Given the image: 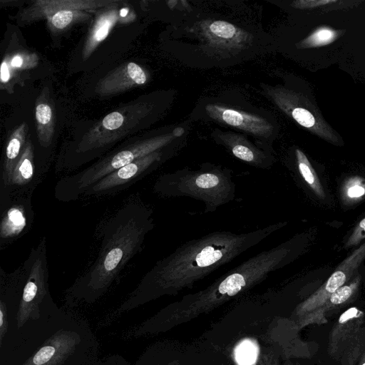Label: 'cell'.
Here are the masks:
<instances>
[{"instance_id": "obj_1", "label": "cell", "mask_w": 365, "mask_h": 365, "mask_svg": "<svg viewBox=\"0 0 365 365\" xmlns=\"http://www.w3.org/2000/svg\"><path fill=\"white\" fill-rule=\"evenodd\" d=\"M279 222L246 232L215 231L188 240L158 260L115 313L190 287L286 226Z\"/></svg>"}, {"instance_id": "obj_2", "label": "cell", "mask_w": 365, "mask_h": 365, "mask_svg": "<svg viewBox=\"0 0 365 365\" xmlns=\"http://www.w3.org/2000/svg\"><path fill=\"white\" fill-rule=\"evenodd\" d=\"M153 210L140 200H130L105 222L98 256L68 288V302L93 303L110 287L127 264L143 250L155 227Z\"/></svg>"}, {"instance_id": "obj_3", "label": "cell", "mask_w": 365, "mask_h": 365, "mask_svg": "<svg viewBox=\"0 0 365 365\" xmlns=\"http://www.w3.org/2000/svg\"><path fill=\"white\" fill-rule=\"evenodd\" d=\"M153 191L162 197H187L204 203L205 213L213 212L235 198L232 171L205 164L196 170L183 168L157 178Z\"/></svg>"}, {"instance_id": "obj_4", "label": "cell", "mask_w": 365, "mask_h": 365, "mask_svg": "<svg viewBox=\"0 0 365 365\" xmlns=\"http://www.w3.org/2000/svg\"><path fill=\"white\" fill-rule=\"evenodd\" d=\"M176 138L173 132L125 145L86 169L60 179L54 187V197L63 202L77 200L90 187L104 177L141 157L161 150Z\"/></svg>"}, {"instance_id": "obj_5", "label": "cell", "mask_w": 365, "mask_h": 365, "mask_svg": "<svg viewBox=\"0 0 365 365\" xmlns=\"http://www.w3.org/2000/svg\"><path fill=\"white\" fill-rule=\"evenodd\" d=\"M292 244L290 240L257 253L226 272L195 297L213 301L235 296L286 265L294 255Z\"/></svg>"}, {"instance_id": "obj_6", "label": "cell", "mask_w": 365, "mask_h": 365, "mask_svg": "<svg viewBox=\"0 0 365 365\" xmlns=\"http://www.w3.org/2000/svg\"><path fill=\"white\" fill-rule=\"evenodd\" d=\"M46 245V237H43L23 262L26 274L16 313L19 329L29 320L38 319L44 307L54 306L48 290Z\"/></svg>"}, {"instance_id": "obj_7", "label": "cell", "mask_w": 365, "mask_h": 365, "mask_svg": "<svg viewBox=\"0 0 365 365\" xmlns=\"http://www.w3.org/2000/svg\"><path fill=\"white\" fill-rule=\"evenodd\" d=\"M364 315L357 307H350L331 329L328 352L344 365H355L365 350Z\"/></svg>"}, {"instance_id": "obj_8", "label": "cell", "mask_w": 365, "mask_h": 365, "mask_svg": "<svg viewBox=\"0 0 365 365\" xmlns=\"http://www.w3.org/2000/svg\"><path fill=\"white\" fill-rule=\"evenodd\" d=\"M271 96L278 107L299 125L331 144H341L338 133L307 97L284 88L272 91Z\"/></svg>"}, {"instance_id": "obj_9", "label": "cell", "mask_w": 365, "mask_h": 365, "mask_svg": "<svg viewBox=\"0 0 365 365\" xmlns=\"http://www.w3.org/2000/svg\"><path fill=\"white\" fill-rule=\"evenodd\" d=\"M165 157L162 150L141 157L96 182L83 196L99 197L120 192L157 169Z\"/></svg>"}, {"instance_id": "obj_10", "label": "cell", "mask_w": 365, "mask_h": 365, "mask_svg": "<svg viewBox=\"0 0 365 365\" xmlns=\"http://www.w3.org/2000/svg\"><path fill=\"white\" fill-rule=\"evenodd\" d=\"M86 344L79 331L60 329L48 337L22 365H70Z\"/></svg>"}, {"instance_id": "obj_11", "label": "cell", "mask_w": 365, "mask_h": 365, "mask_svg": "<svg viewBox=\"0 0 365 365\" xmlns=\"http://www.w3.org/2000/svg\"><path fill=\"white\" fill-rule=\"evenodd\" d=\"M31 197L32 195H27L13 198L0 210V250L31 230L35 217Z\"/></svg>"}, {"instance_id": "obj_12", "label": "cell", "mask_w": 365, "mask_h": 365, "mask_svg": "<svg viewBox=\"0 0 365 365\" xmlns=\"http://www.w3.org/2000/svg\"><path fill=\"white\" fill-rule=\"evenodd\" d=\"M364 259L365 242L345 258L328 279L300 304L299 313L304 315L322 306L336 290L349 280Z\"/></svg>"}, {"instance_id": "obj_13", "label": "cell", "mask_w": 365, "mask_h": 365, "mask_svg": "<svg viewBox=\"0 0 365 365\" xmlns=\"http://www.w3.org/2000/svg\"><path fill=\"white\" fill-rule=\"evenodd\" d=\"M120 0H37L21 11L18 23L29 24L63 9L97 11Z\"/></svg>"}, {"instance_id": "obj_14", "label": "cell", "mask_w": 365, "mask_h": 365, "mask_svg": "<svg viewBox=\"0 0 365 365\" xmlns=\"http://www.w3.org/2000/svg\"><path fill=\"white\" fill-rule=\"evenodd\" d=\"M43 179L37 168L34 145L31 138H28L23 153L11 174L8 190V204L13 198L33 195Z\"/></svg>"}, {"instance_id": "obj_15", "label": "cell", "mask_w": 365, "mask_h": 365, "mask_svg": "<svg viewBox=\"0 0 365 365\" xmlns=\"http://www.w3.org/2000/svg\"><path fill=\"white\" fill-rule=\"evenodd\" d=\"M120 3L121 1L98 11L83 45L82 57L84 60L91 56L118 23H129L135 18L133 12L124 11L123 9H120Z\"/></svg>"}, {"instance_id": "obj_16", "label": "cell", "mask_w": 365, "mask_h": 365, "mask_svg": "<svg viewBox=\"0 0 365 365\" xmlns=\"http://www.w3.org/2000/svg\"><path fill=\"white\" fill-rule=\"evenodd\" d=\"M205 110L211 118L257 137L268 138L272 135V125L265 119L256 115L215 104L207 105Z\"/></svg>"}, {"instance_id": "obj_17", "label": "cell", "mask_w": 365, "mask_h": 365, "mask_svg": "<svg viewBox=\"0 0 365 365\" xmlns=\"http://www.w3.org/2000/svg\"><path fill=\"white\" fill-rule=\"evenodd\" d=\"M148 80L144 69L134 62L123 63L110 71L96 84L95 92L110 96L142 86Z\"/></svg>"}, {"instance_id": "obj_18", "label": "cell", "mask_w": 365, "mask_h": 365, "mask_svg": "<svg viewBox=\"0 0 365 365\" xmlns=\"http://www.w3.org/2000/svg\"><path fill=\"white\" fill-rule=\"evenodd\" d=\"M200 34L210 46L227 51L242 49L248 43L250 36L240 28L221 20L203 21Z\"/></svg>"}, {"instance_id": "obj_19", "label": "cell", "mask_w": 365, "mask_h": 365, "mask_svg": "<svg viewBox=\"0 0 365 365\" xmlns=\"http://www.w3.org/2000/svg\"><path fill=\"white\" fill-rule=\"evenodd\" d=\"M27 139L26 123L16 128L7 139L0 169V210L8 204V190L11 174L23 153Z\"/></svg>"}, {"instance_id": "obj_20", "label": "cell", "mask_w": 365, "mask_h": 365, "mask_svg": "<svg viewBox=\"0 0 365 365\" xmlns=\"http://www.w3.org/2000/svg\"><path fill=\"white\" fill-rule=\"evenodd\" d=\"M35 120L38 142L41 148H48L54 133V107L49 89L44 87L35 103Z\"/></svg>"}, {"instance_id": "obj_21", "label": "cell", "mask_w": 365, "mask_h": 365, "mask_svg": "<svg viewBox=\"0 0 365 365\" xmlns=\"http://www.w3.org/2000/svg\"><path fill=\"white\" fill-rule=\"evenodd\" d=\"M361 283V276L357 275L350 283L345 284L336 290L319 307L304 315L303 325L327 322L326 315L333 309L340 308L347 303L356 293Z\"/></svg>"}, {"instance_id": "obj_22", "label": "cell", "mask_w": 365, "mask_h": 365, "mask_svg": "<svg viewBox=\"0 0 365 365\" xmlns=\"http://www.w3.org/2000/svg\"><path fill=\"white\" fill-rule=\"evenodd\" d=\"M232 155L240 160L256 168H268L273 163V158L242 138H229L224 140Z\"/></svg>"}, {"instance_id": "obj_23", "label": "cell", "mask_w": 365, "mask_h": 365, "mask_svg": "<svg viewBox=\"0 0 365 365\" xmlns=\"http://www.w3.org/2000/svg\"><path fill=\"white\" fill-rule=\"evenodd\" d=\"M93 11L63 9L49 15L46 19L48 29L53 34H58L74 24L86 20Z\"/></svg>"}, {"instance_id": "obj_24", "label": "cell", "mask_w": 365, "mask_h": 365, "mask_svg": "<svg viewBox=\"0 0 365 365\" xmlns=\"http://www.w3.org/2000/svg\"><path fill=\"white\" fill-rule=\"evenodd\" d=\"M295 157L297 170L301 178L318 197L324 199L326 195L322 185L307 155L302 150L296 148Z\"/></svg>"}, {"instance_id": "obj_25", "label": "cell", "mask_w": 365, "mask_h": 365, "mask_svg": "<svg viewBox=\"0 0 365 365\" xmlns=\"http://www.w3.org/2000/svg\"><path fill=\"white\" fill-rule=\"evenodd\" d=\"M341 34L342 31L341 30H336L329 26H320L301 41L297 44V47L311 48L324 46L333 43Z\"/></svg>"}, {"instance_id": "obj_26", "label": "cell", "mask_w": 365, "mask_h": 365, "mask_svg": "<svg viewBox=\"0 0 365 365\" xmlns=\"http://www.w3.org/2000/svg\"><path fill=\"white\" fill-rule=\"evenodd\" d=\"M340 196L348 205L361 201L365 196V179L359 175L349 177L341 185Z\"/></svg>"}, {"instance_id": "obj_27", "label": "cell", "mask_w": 365, "mask_h": 365, "mask_svg": "<svg viewBox=\"0 0 365 365\" xmlns=\"http://www.w3.org/2000/svg\"><path fill=\"white\" fill-rule=\"evenodd\" d=\"M4 58L11 71L33 68L38 61V56L35 53H16Z\"/></svg>"}, {"instance_id": "obj_28", "label": "cell", "mask_w": 365, "mask_h": 365, "mask_svg": "<svg viewBox=\"0 0 365 365\" xmlns=\"http://www.w3.org/2000/svg\"><path fill=\"white\" fill-rule=\"evenodd\" d=\"M257 356V346L250 341H243L236 349V359L240 365H252Z\"/></svg>"}, {"instance_id": "obj_29", "label": "cell", "mask_w": 365, "mask_h": 365, "mask_svg": "<svg viewBox=\"0 0 365 365\" xmlns=\"http://www.w3.org/2000/svg\"><path fill=\"white\" fill-rule=\"evenodd\" d=\"M365 239V217L354 228L345 243V247L349 248L359 245Z\"/></svg>"}, {"instance_id": "obj_30", "label": "cell", "mask_w": 365, "mask_h": 365, "mask_svg": "<svg viewBox=\"0 0 365 365\" xmlns=\"http://www.w3.org/2000/svg\"><path fill=\"white\" fill-rule=\"evenodd\" d=\"M337 0H298L292 3V6L299 9H310L334 4Z\"/></svg>"}, {"instance_id": "obj_31", "label": "cell", "mask_w": 365, "mask_h": 365, "mask_svg": "<svg viewBox=\"0 0 365 365\" xmlns=\"http://www.w3.org/2000/svg\"><path fill=\"white\" fill-rule=\"evenodd\" d=\"M7 305L2 300H0V345L3 342V338L5 336L8 330L7 320Z\"/></svg>"}, {"instance_id": "obj_32", "label": "cell", "mask_w": 365, "mask_h": 365, "mask_svg": "<svg viewBox=\"0 0 365 365\" xmlns=\"http://www.w3.org/2000/svg\"><path fill=\"white\" fill-rule=\"evenodd\" d=\"M91 365H130L122 356L114 354L93 363Z\"/></svg>"}, {"instance_id": "obj_33", "label": "cell", "mask_w": 365, "mask_h": 365, "mask_svg": "<svg viewBox=\"0 0 365 365\" xmlns=\"http://www.w3.org/2000/svg\"><path fill=\"white\" fill-rule=\"evenodd\" d=\"M0 76L2 86L8 85L13 76L5 58L1 62Z\"/></svg>"}, {"instance_id": "obj_34", "label": "cell", "mask_w": 365, "mask_h": 365, "mask_svg": "<svg viewBox=\"0 0 365 365\" xmlns=\"http://www.w3.org/2000/svg\"><path fill=\"white\" fill-rule=\"evenodd\" d=\"M173 132L177 137H180L184 133V129L178 127L176 128Z\"/></svg>"}, {"instance_id": "obj_35", "label": "cell", "mask_w": 365, "mask_h": 365, "mask_svg": "<svg viewBox=\"0 0 365 365\" xmlns=\"http://www.w3.org/2000/svg\"><path fill=\"white\" fill-rule=\"evenodd\" d=\"M359 365H365V350L359 359Z\"/></svg>"}]
</instances>
